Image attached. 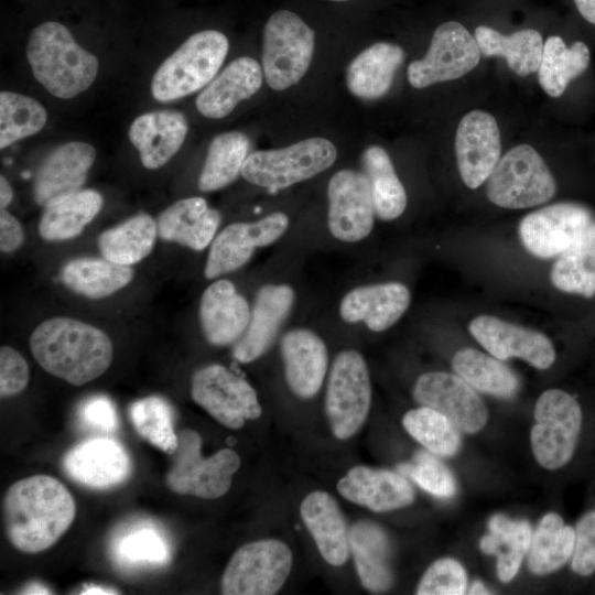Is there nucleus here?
<instances>
[{
  "mask_svg": "<svg viewBox=\"0 0 595 595\" xmlns=\"http://www.w3.org/2000/svg\"><path fill=\"white\" fill-rule=\"evenodd\" d=\"M156 236V221L142 213L102 231L98 237V248L104 258L131 266L151 253Z\"/></svg>",
  "mask_w": 595,
  "mask_h": 595,
  "instance_id": "c9c22d12",
  "label": "nucleus"
},
{
  "mask_svg": "<svg viewBox=\"0 0 595 595\" xmlns=\"http://www.w3.org/2000/svg\"><path fill=\"white\" fill-rule=\"evenodd\" d=\"M475 37L459 22L442 23L433 33L423 58L408 67V80L414 88L457 79L473 71L480 61Z\"/></svg>",
  "mask_w": 595,
  "mask_h": 595,
  "instance_id": "ddd939ff",
  "label": "nucleus"
},
{
  "mask_svg": "<svg viewBox=\"0 0 595 595\" xmlns=\"http://www.w3.org/2000/svg\"><path fill=\"white\" fill-rule=\"evenodd\" d=\"M262 80L263 72L255 58L238 57L199 93L195 101L196 109L206 118H224L240 101L253 96Z\"/></svg>",
  "mask_w": 595,
  "mask_h": 595,
  "instance_id": "cd10ccee",
  "label": "nucleus"
},
{
  "mask_svg": "<svg viewBox=\"0 0 595 595\" xmlns=\"http://www.w3.org/2000/svg\"><path fill=\"white\" fill-rule=\"evenodd\" d=\"M467 593L468 594H490V592L479 581L474 582Z\"/></svg>",
  "mask_w": 595,
  "mask_h": 595,
  "instance_id": "052dcab7",
  "label": "nucleus"
},
{
  "mask_svg": "<svg viewBox=\"0 0 595 595\" xmlns=\"http://www.w3.org/2000/svg\"><path fill=\"white\" fill-rule=\"evenodd\" d=\"M293 564L290 548L275 539L241 545L230 558L223 577L225 595H272L285 583Z\"/></svg>",
  "mask_w": 595,
  "mask_h": 595,
  "instance_id": "9b49d317",
  "label": "nucleus"
},
{
  "mask_svg": "<svg viewBox=\"0 0 595 595\" xmlns=\"http://www.w3.org/2000/svg\"><path fill=\"white\" fill-rule=\"evenodd\" d=\"M361 163L376 215L386 221L397 219L407 207V194L388 152L379 145H370L363 152Z\"/></svg>",
  "mask_w": 595,
  "mask_h": 595,
  "instance_id": "ea45409f",
  "label": "nucleus"
},
{
  "mask_svg": "<svg viewBox=\"0 0 595 595\" xmlns=\"http://www.w3.org/2000/svg\"><path fill=\"white\" fill-rule=\"evenodd\" d=\"M555 180L537 150L519 144L504 154L487 178L488 199L502 208L521 209L550 201Z\"/></svg>",
  "mask_w": 595,
  "mask_h": 595,
  "instance_id": "6e6552de",
  "label": "nucleus"
},
{
  "mask_svg": "<svg viewBox=\"0 0 595 595\" xmlns=\"http://www.w3.org/2000/svg\"><path fill=\"white\" fill-rule=\"evenodd\" d=\"M489 533L480 540L486 554L497 555V574L500 581L509 582L517 574L529 550L532 529L526 520H512L495 515L488 523Z\"/></svg>",
  "mask_w": 595,
  "mask_h": 595,
  "instance_id": "e433bc0d",
  "label": "nucleus"
},
{
  "mask_svg": "<svg viewBox=\"0 0 595 595\" xmlns=\"http://www.w3.org/2000/svg\"><path fill=\"white\" fill-rule=\"evenodd\" d=\"M347 500L375 512L403 508L412 504L414 489L401 475L387 469L355 466L337 483Z\"/></svg>",
  "mask_w": 595,
  "mask_h": 595,
  "instance_id": "a878e982",
  "label": "nucleus"
},
{
  "mask_svg": "<svg viewBox=\"0 0 595 595\" xmlns=\"http://www.w3.org/2000/svg\"><path fill=\"white\" fill-rule=\"evenodd\" d=\"M289 217L282 212L271 213L251 223H234L213 239L206 259L204 275L216 279L246 264L256 248L267 247L289 228Z\"/></svg>",
  "mask_w": 595,
  "mask_h": 595,
  "instance_id": "2eb2a0df",
  "label": "nucleus"
},
{
  "mask_svg": "<svg viewBox=\"0 0 595 595\" xmlns=\"http://www.w3.org/2000/svg\"><path fill=\"white\" fill-rule=\"evenodd\" d=\"M452 366L456 375L479 392L510 399L519 390V379L511 369L500 359L477 349L457 350L452 359Z\"/></svg>",
  "mask_w": 595,
  "mask_h": 595,
  "instance_id": "a19ab883",
  "label": "nucleus"
},
{
  "mask_svg": "<svg viewBox=\"0 0 595 595\" xmlns=\"http://www.w3.org/2000/svg\"><path fill=\"white\" fill-rule=\"evenodd\" d=\"M403 60L404 52L399 45L388 42L370 45L360 52L347 67L348 90L363 99H377L385 96Z\"/></svg>",
  "mask_w": 595,
  "mask_h": 595,
  "instance_id": "7c9ffc66",
  "label": "nucleus"
},
{
  "mask_svg": "<svg viewBox=\"0 0 595 595\" xmlns=\"http://www.w3.org/2000/svg\"><path fill=\"white\" fill-rule=\"evenodd\" d=\"M78 414L87 426L105 433L115 432L119 426L116 407L106 396H94L85 400Z\"/></svg>",
  "mask_w": 595,
  "mask_h": 595,
  "instance_id": "864d4df0",
  "label": "nucleus"
},
{
  "mask_svg": "<svg viewBox=\"0 0 595 595\" xmlns=\"http://www.w3.org/2000/svg\"><path fill=\"white\" fill-rule=\"evenodd\" d=\"M474 37L484 56L504 57L517 75L527 76L538 72L544 43L537 30L526 29L504 35L493 28L479 25Z\"/></svg>",
  "mask_w": 595,
  "mask_h": 595,
  "instance_id": "72a5a7b5",
  "label": "nucleus"
},
{
  "mask_svg": "<svg viewBox=\"0 0 595 595\" xmlns=\"http://www.w3.org/2000/svg\"><path fill=\"white\" fill-rule=\"evenodd\" d=\"M281 356L291 391L303 399L314 397L322 387L328 367L324 340L307 328H293L281 339Z\"/></svg>",
  "mask_w": 595,
  "mask_h": 595,
  "instance_id": "393cba45",
  "label": "nucleus"
},
{
  "mask_svg": "<svg viewBox=\"0 0 595 595\" xmlns=\"http://www.w3.org/2000/svg\"><path fill=\"white\" fill-rule=\"evenodd\" d=\"M551 282L560 291L595 295V223L553 263Z\"/></svg>",
  "mask_w": 595,
  "mask_h": 595,
  "instance_id": "58836bf2",
  "label": "nucleus"
},
{
  "mask_svg": "<svg viewBox=\"0 0 595 595\" xmlns=\"http://www.w3.org/2000/svg\"><path fill=\"white\" fill-rule=\"evenodd\" d=\"M530 441L538 463L559 469L572 458L582 428V410L574 397L549 389L537 400Z\"/></svg>",
  "mask_w": 595,
  "mask_h": 595,
  "instance_id": "9d476101",
  "label": "nucleus"
},
{
  "mask_svg": "<svg viewBox=\"0 0 595 595\" xmlns=\"http://www.w3.org/2000/svg\"><path fill=\"white\" fill-rule=\"evenodd\" d=\"M47 120L46 109L36 99L13 93H0V148L37 133Z\"/></svg>",
  "mask_w": 595,
  "mask_h": 595,
  "instance_id": "a18cd8bd",
  "label": "nucleus"
},
{
  "mask_svg": "<svg viewBox=\"0 0 595 595\" xmlns=\"http://www.w3.org/2000/svg\"><path fill=\"white\" fill-rule=\"evenodd\" d=\"M575 532L558 513L549 512L532 532L528 566L533 574L544 575L559 570L572 556Z\"/></svg>",
  "mask_w": 595,
  "mask_h": 595,
  "instance_id": "37998d69",
  "label": "nucleus"
},
{
  "mask_svg": "<svg viewBox=\"0 0 595 595\" xmlns=\"http://www.w3.org/2000/svg\"><path fill=\"white\" fill-rule=\"evenodd\" d=\"M300 513L323 559L334 566L345 564L349 529L337 501L326 491H312L302 500Z\"/></svg>",
  "mask_w": 595,
  "mask_h": 595,
  "instance_id": "c85d7f7f",
  "label": "nucleus"
},
{
  "mask_svg": "<svg viewBox=\"0 0 595 595\" xmlns=\"http://www.w3.org/2000/svg\"><path fill=\"white\" fill-rule=\"evenodd\" d=\"M62 465L68 478L93 489L118 486L129 478L132 469L130 456L122 444L101 436L73 446L63 456Z\"/></svg>",
  "mask_w": 595,
  "mask_h": 595,
  "instance_id": "a211bd4d",
  "label": "nucleus"
},
{
  "mask_svg": "<svg viewBox=\"0 0 595 595\" xmlns=\"http://www.w3.org/2000/svg\"><path fill=\"white\" fill-rule=\"evenodd\" d=\"M410 302V291L400 282L367 284L345 294L339 314L346 323L363 322L372 332H383L400 320Z\"/></svg>",
  "mask_w": 595,
  "mask_h": 595,
  "instance_id": "5701e85b",
  "label": "nucleus"
},
{
  "mask_svg": "<svg viewBox=\"0 0 595 595\" xmlns=\"http://www.w3.org/2000/svg\"><path fill=\"white\" fill-rule=\"evenodd\" d=\"M455 153L464 184L473 190L479 187L500 159V132L496 119L482 110L466 113L456 129Z\"/></svg>",
  "mask_w": 595,
  "mask_h": 595,
  "instance_id": "aec40b11",
  "label": "nucleus"
},
{
  "mask_svg": "<svg viewBox=\"0 0 595 595\" xmlns=\"http://www.w3.org/2000/svg\"><path fill=\"white\" fill-rule=\"evenodd\" d=\"M249 148V138L240 131L215 136L198 177V188L213 192L231 184L241 174Z\"/></svg>",
  "mask_w": 595,
  "mask_h": 595,
  "instance_id": "79ce46f5",
  "label": "nucleus"
},
{
  "mask_svg": "<svg viewBox=\"0 0 595 595\" xmlns=\"http://www.w3.org/2000/svg\"><path fill=\"white\" fill-rule=\"evenodd\" d=\"M467 576L463 565L454 559L435 561L424 572L418 595H461L466 592Z\"/></svg>",
  "mask_w": 595,
  "mask_h": 595,
  "instance_id": "8fccbe9b",
  "label": "nucleus"
},
{
  "mask_svg": "<svg viewBox=\"0 0 595 595\" xmlns=\"http://www.w3.org/2000/svg\"><path fill=\"white\" fill-rule=\"evenodd\" d=\"M349 544L363 586L372 593L390 588V544L383 530L370 521L356 522L349 529Z\"/></svg>",
  "mask_w": 595,
  "mask_h": 595,
  "instance_id": "2f4dec72",
  "label": "nucleus"
},
{
  "mask_svg": "<svg viewBox=\"0 0 595 595\" xmlns=\"http://www.w3.org/2000/svg\"><path fill=\"white\" fill-rule=\"evenodd\" d=\"M117 593L118 592H116L112 588L102 587V586H94V585L87 586L80 592V594H117Z\"/></svg>",
  "mask_w": 595,
  "mask_h": 595,
  "instance_id": "13d9d810",
  "label": "nucleus"
},
{
  "mask_svg": "<svg viewBox=\"0 0 595 595\" xmlns=\"http://www.w3.org/2000/svg\"><path fill=\"white\" fill-rule=\"evenodd\" d=\"M295 293L288 284H266L255 299L249 324L236 343L232 356L242 364L263 355L289 316Z\"/></svg>",
  "mask_w": 595,
  "mask_h": 595,
  "instance_id": "4be33fe9",
  "label": "nucleus"
},
{
  "mask_svg": "<svg viewBox=\"0 0 595 595\" xmlns=\"http://www.w3.org/2000/svg\"><path fill=\"white\" fill-rule=\"evenodd\" d=\"M188 130L185 116L176 110L150 111L137 117L128 131L144 167L163 166L181 149Z\"/></svg>",
  "mask_w": 595,
  "mask_h": 595,
  "instance_id": "bb28decb",
  "label": "nucleus"
},
{
  "mask_svg": "<svg viewBox=\"0 0 595 595\" xmlns=\"http://www.w3.org/2000/svg\"><path fill=\"white\" fill-rule=\"evenodd\" d=\"M133 269L106 258H76L62 269L63 283L73 292L88 299H102L128 285Z\"/></svg>",
  "mask_w": 595,
  "mask_h": 595,
  "instance_id": "473e14b6",
  "label": "nucleus"
},
{
  "mask_svg": "<svg viewBox=\"0 0 595 595\" xmlns=\"http://www.w3.org/2000/svg\"><path fill=\"white\" fill-rule=\"evenodd\" d=\"M572 570L583 576L595 571V511L584 515L574 529Z\"/></svg>",
  "mask_w": 595,
  "mask_h": 595,
  "instance_id": "3c124183",
  "label": "nucleus"
},
{
  "mask_svg": "<svg viewBox=\"0 0 595 595\" xmlns=\"http://www.w3.org/2000/svg\"><path fill=\"white\" fill-rule=\"evenodd\" d=\"M329 1H334V2H345V1H349V0H329Z\"/></svg>",
  "mask_w": 595,
  "mask_h": 595,
  "instance_id": "680f3d73",
  "label": "nucleus"
},
{
  "mask_svg": "<svg viewBox=\"0 0 595 595\" xmlns=\"http://www.w3.org/2000/svg\"><path fill=\"white\" fill-rule=\"evenodd\" d=\"M13 197V191L8 182V180L1 175L0 176V207L1 209H6L8 205L11 203Z\"/></svg>",
  "mask_w": 595,
  "mask_h": 595,
  "instance_id": "4d7b16f0",
  "label": "nucleus"
},
{
  "mask_svg": "<svg viewBox=\"0 0 595 595\" xmlns=\"http://www.w3.org/2000/svg\"><path fill=\"white\" fill-rule=\"evenodd\" d=\"M113 553L130 566H160L170 562L171 549L162 533L151 526L131 528L117 539Z\"/></svg>",
  "mask_w": 595,
  "mask_h": 595,
  "instance_id": "de8ad7c7",
  "label": "nucleus"
},
{
  "mask_svg": "<svg viewBox=\"0 0 595 595\" xmlns=\"http://www.w3.org/2000/svg\"><path fill=\"white\" fill-rule=\"evenodd\" d=\"M26 58L35 79L61 99L87 90L99 68L98 58L76 42L68 28L53 20L31 31Z\"/></svg>",
  "mask_w": 595,
  "mask_h": 595,
  "instance_id": "7ed1b4c3",
  "label": "nucleus"
},
{
  "mask_svg": "<svg viewBox=\"0 0 595 595\" xmlns=\"http://www.w3.org/2000/svg\"><path fill=\"white\" fill-rule=\"evenodd\" d=\"M29 378V366L21 354L9 346H2L0 348L1 397H11L23 391Z\"/></svg>",
  "mask_w": 595,
  "mask_h": 595,
  "instance_id": "603ef678",
  "label": "nucleus"
},
{
  "mask_svg": "<svg viewBox=\"0 0 595 595\" xmlns=\"http://www.w3.org/2000/svg\"><path fill=\"white\" fill-rule=\"evenodd\" d=\"M191 396L224 426L238 430L261 415L257 392L242 377L221 365L198 369L192 377Z\"/></svg>",
  "mask_w": 595,
  "mask_h": 595,
  "instance_id": "f8f14e48",
  "label": "nucleus"
},
{
  "mask_svg": "<svg viewBox=\"0 0 595 595\" xmlns=\"http://www.w3.org/2000/svg\"><path fill=\"white\" fill-rule=\"evenodd\" d=\"M327 226L334 238L356 242L366 238L375 223L370 184L365 173L344 169L327 185Z\"/></svg>",
  "mask_w": 595,
  "mask_h": 595,
  "instance_id": "4468645a",
  "label": "nucleus"
},
{
  "mask_svg": "<svg viewBox=\"0 0 595 595\" xmlns=\"http://www.w3.org/2000/svg\"><path fill=\"white\" fill-rule=\"evenodd\" d=\"M402 424L414 440L434 455L454 456L461 447L459 430L444 414L432 408L421 405L408 411Z\"/></svg>",
  "mask_w": 595,
  "mask_h": 595,
  "instance_id": "c03bdc74",
  "label": "nucleus"
},
{
  "mask_svg": "<svg viewBox=\"0 0 595 595\" xmlns=\"http://www.w3.org/2000/svg\"><path fill=\"white\" fill-rule=\"evenodd\" d=\"M75 515L76 504L68 489L48 475L15 482L3 498L6 534L24 553H39L54 545Z\"/></svg>",
  "mask_w": 595,
  "mask_h": 595,
  "instance_id": "f257e3e1",
  "label": "nucleus"
},
{
  "mask_svg": "<svg viewBox=\"0 0 595 595\" xmlns=\"http://www.w3.org/2000/svg\"><path fill=\"white\" fill-rule=\"evenodd\" d=\"M589 62L591 52L584 42L576 41L569 47L562 37L549 36L538 69L539 84L549 96L560 97L567 85L586 71Z\"/></svg>",
  "mask_w": 595,
  "mask_h": 595,
  "instance_id": "4c0bfd02",
  "label": "nucleus"
},
{
  "mask_svg": "<svg viewBox=\"0 0 595 595\" xmlns=\"http://www.w3.org/2000/svg\"><path fill=\"white\" fill-rule=\"evenodd\" d=\"M220 224L218 210L208 206L203 197L180 199L158 217V235L193 250H203L212 244Z\"/></svg>",
  "mask_w": 595,
  "mask_h": 595,
  "instance_id": "c756f323",
  "label": "nucleus"
},
{
  "mask_svg": "<svg viewBox=\"0 0 595 595\" xmlns=\"http://www.w3.org/2000/svg\"><path fill=\"white\" fill-rule=\"evenodd\" d=\"M580 14L595 25V0H573Z\"/></svg>",
  "mask_w": 595,
  "mask_h": 595,
  "instance_id": "6e6d98bb",
  "label": "nucleus"
},
{
  "mask_svg": "<svg viewBox=\"0 0 595 595\" xmlns=\"http://www.w3.org/2000/svg\"><path fill=\"white\" fill-rule=\"evenodd\" d=\"M251 310L235 284L220 279L209 284L199 302V321L206 340L215 346L237 343L245 333Z\"/></svg>",
  "mask_w": 595,
  "mask_h": 595,
  "instance_id": "b1692460",
  "label": "nucleus"
},
{
  "mask_svg": "<svg viewBox=\"0 0 595 595\" xmlns=\"http://www.w3.org/2000/svg\"><path fill=\"white\" fill-rule=\"evenodd\" d=\"M398 469L433 496L447 498L456 491L451 470L428 452H418L412 463L403 464Z\"/></svg>",
  "mask_w": 595,
  "mask_h": 595,
  "instance_id": "09e8293b",
  "label": "nucleus"
},
{
  "mask_svg": "<svg viewBox=\"0 0 595 595\" xmlns=\"http://www.w3.org/2000/svg\"><path fill=\"white\" fill-rule=\"evenodd\" d=\"M96 159L95 148L86 142L71 141L53 149L40 163L34 181L33 197L47 207L82 190Z\"/></svg>",
  "mask_w": 595,
  "mask_h": 595,
  "instance_id": "412c9836",
  "label": "nucleus"
},
{
  "mask_svg": "<svg viewBox=\"0 0 595 595\" xmlns=\"http://www.w3.org/2000/svg\"><path fill=\"white\" fill-rule=\"evenodd\" d=\"M130 420L138 434L147 442L167 454H173L178 439L173 426L170 403L158 396L133 402L129 408Z\"/></svg>",
  "mask_w": 595,
  "mask_h": 595,
  "instance_id": "49530a36",
  "label": "nucleus"
},
{
  "mask_svg": "<svg viewBox=\"0 0 595 595\" xmlns=\"http://www.w3.org/2000/svg\"><path fill=\"white\" fill-rule=\"evenodd\" d=\"M315 46V33L295 12L277 10L262 32V72L269 87L284 90L307 72Z\"/></svg>",
  "mask_w": 595,
  "mask_h": 595,
  "instance_id": "423d86ee",
  "label": "nucleus"
},
{
  "mask_svg": "<svg viewBox=\"0 0 595 595\" xmlns=\"http://www.w3.org/2000/svg\"><path fill=\"white\" fill-rule=\"evenodd\" d=\"M413 397L421 405L444 414L465 433L478 432L488 420L485 403L458 375L443 371L423 374L415 381Z\"/></svg>",
  "mask_w": 595,
  "mask_h": 595,
  "instance_id": "f3484780",
  "label": "nucleus"
},
{
  "mask_svg": "<svg viewBox=\"0 0 595 595\" xmlns=\"http://www.w3.org/2000/svg\"><path fill=\"white\" fill-rule=\"evenodd\" d=\"M102 204L99 192L80 190L45 207L39 223V234L47 241L75 238L97 216Z\"/></svg>",
  "mask_w": 595,
  "mask_h": 595,
  "instance_id": "f704fd0d",
  "label": "nucleus"
},
{
  "mask_svg": "<svg viewBox=\"0 0 595 595\" xmlns=\"http://www.w3.org/2000/svg\"><path fill=\"white\" fill-rule=\"evenodd\" d=\"M23 594H50V589L45 586H42L39 583H32L28 585L23 592Z\"/></svg>",
  "mask_w": 595,
  "mask_h": 595,
  "instance_id": "bf43d9fd",
  "label": "nucleus"
},
{
  "mask_svg": "<svg viewBox=\"0 0 595 595\" xmlns=\"http://www.w3.org/2000/svg\"><path fill=\"white\" fill-rule=\"evenodd\" d=\"M472 336L494 357L520 358L538 369H548L555 360L551 340L542 333L506 322L491 315H479L468 325Z\"/></svg>",
  "mask_w": 595,
  "mask_h": 595,
  "instance_id": "6ab92c4d",
  "label": "nucleus"
},
{
  "mask_svg": "<svg viewBox=\"0 0 595 595\" xmlns=\"http://www.w3.org/2000/svg\"><path fill=\"white\" fill-rule=\"evenodd\" d=\"M336 158L337 150L329 140L312 137L285 148L250 153L241 175L251 184L275 192L327 170Z\"/></svg>",
  "mask_w": 595,
  "mask_h": 595,
  "instance_id": "0eeeda50",
  "label": "nucleus"
},
{
  "mask_svg": "<svg viewBox=\"0 0 595 595\" xmlns=\"http://www.w3.org/2000/svg\"><path fill=\"white\" fill-rule=\"evenodd\" d=\"M227 36L217 30L192 34L156 69L151 94L159 101H171L209 84L228 53Z\"/></svg>",
  "mask_w": 595,
  "mask_h": 595,
  "instance_id": "20e7f679",
  "label": "nucleus"
},
{
  "mask_svg": "<svg viewBox=\"0 0 595 595\" xmlns=\"http://www.w3.org/2000/svg\"><path fill=\"white\" fill-rule=\"evenodd\" d=\"M593 223L591 212L575 203H558L526 215L519 224L524 248L542 259L559 257Z\"/></svg>",
  "mask_w": 595,
  "mask_h": 595,
  "instance_id": "dca6fc26",
  "label": "nucleus"
},
{
  "mask_svg": "<svg viewBox=\"0 0 595 595\" xmlns=\"http://www.w3.org/2000/svg\"><path fill=\"white\" fill-rule=\"evenodd\" d=\"M30 348L48 374L73 386L101 376L112 360V344L101 329L71 317H52L36 326Z\"/></svg>",
  "mask_w": 595,
  "mask_h": 595,
  "instance_id": "f03ea898",
  "label": "nucleus"
},
{
  "mask_svg": "<svg viewBox=\"0 0 595 595\" xmlns=\"http://www.w3.org/2000/svg\"><path fill=\"white\" fill-rule=\"evenodd\" d=\"M178 443L171 454L172 464L165 484L174 493L204 499H216L230 488L232 476L240 467L239 455L230 448L202 456L199 434L185 429L177 434Z\"/></svg>",
  "mask_w": 595,
  "mask_h": 595,
  "instance_id": "39448f33",
  "label": "nucleus"
},
{
  "mask_svg": "<svg viewBox=\"0 0 595 595\" xmlns=\"http://www.w3.org/2000/svg\"><path fill=\"white\" fill-rule=\"evenodd\" d=\"M371 403L367 364L360 353L343 350L329 371L325 410L333 434L339 440L354 436L365 423Z\"/></svg>",
  "mask_w": 595,
  "mask_h": 595,
  "instance_id": "1a4fd4ad",
  "label": "nucleus"
},
{
  "mask_svg": "<svg viewBox=\"0 0 595 595\" xmlns=\"http://www.w3.org/2000/svg\"><path fill=\"white\" fill-rule=\"evenodd\" d=\"M24 240V234L19 220L7 209L0 212V249L2 252L17 250Z\"/></svg>",
  "mask_w": 595,
  "mask_h": 595,
  "instance_id": "5fc2aeb1",
  "label": "nucleus"
}]
</instances>
